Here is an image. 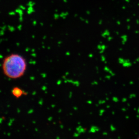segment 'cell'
I'll use <instances>...</instances> for the list:
<instances>
[{
    "mask_svg": "<svg viewBox=\"0 0 139 139\" xmlns=\"http://www.w3.org/2000/svg\"><path fill=\"white\" fill-rule=\"evenodd\" d=\"M28 64L26 58L17 53H12L6 56L2 61V72L10 79L22 77L26 72Z\"/></svg>",
    "mask_w": 139,
    "mask_h": 139,
    "instance_id": "1",
    "label": "cell"
},
{
    "mask_svg": "<svg viewBox=\"0 0 139 139\" xmlns=\"http://www.w3.org/2000/svg\"><path fill=\"white\" fill-rule=\"evenodd\" d=\"M12 95L16 99H19L25 94V92L18 87H14L11 90Z\"/></svg>",
    "mask_w": 139,
    "mask_h": 139,
    "instance_id": "2",
    "label": "cell"
},
{
    "mask_svg": "<svg viewBox=\"0 0 139 139\" xmlns=\"http://www.w3.org/2000/svg\"><path fill=\"white\" fill-rule=\"evenodd\" d=\"M99 131V127H95V126H92L90 130H89V133H95V132H97Z\"/></svg>",
    "mask_w": 139,
    "mask_h": 139,
    "instance_id": "3",
    "label": "cell"
},
{
    "mask_svg": "<svg viewBox=\"0 0 139 139\" xmlns=\"http://www.w3.org/2000/svg\"><path fill=\"white\" fill-rule=\"evenodd\" d=\"M123 66L125 67H129L131 66L132 65L131 63L130 62H124L123 63Z\"/></svg>",
    "mask_w": 139,
    "mask_h": 139,
    "instance_id": "4",
    "label": "cell"
},
{
    "mask_svg": "<svg viewBox=\"0 0 139 139\" xmlns=\"http://www.w3.org/2000/svg\"><path fill=\"white\" fill-rule=\"evenodd\" d=\"M85 130L84 128H83V127L81 128V129L79 130L78 131H77V132H78L79 134H81V133H85Z\"/></svg>",
    "mask_w": 139,
    "mask_h": 139,
    "instance_id": "5",
    "label": "cell"
},
{
    "mask_svg": "<svg viewBox=\"0 0 139 139\" xmlns=\"http://www.w3.org/2000/svg\"><path fill=\"white\" fill-rule=\"evenodd\" d=\"M110 130L112 131H114L116 130V128L114 127V126L113 125H110Z\"/></svg>",
    "mask_w": 139,
    "mask_h": 139,
    "instance_id": "6",
    "label": "cell"
},
{
    "mask_svg": "<svg viewBox=\"0 0 139 139\" xmlns=\"http://www.w3.org/2000/svg\"><path fill=\"white\" fill-rule=\"evenodd\" d=\"M118 61H119V63L121 64H123V63L125 62V59L122 58H119Z\"/></svg>",
    "mask_w": 139,
    "mask_h": 139,
    "instance_id": "7",
    "label": "cell"
},
{
    "mask_svg": "<svg viewBox=\"0 0 139 139\" xmlns=\"http://www.w3.org/2000/svg\"><path fill=\"white\" fill-rule=\"evenodd\" d=\"M73 84L75 85L77 87H79V85L80 84V83H79L78 81H74V82Z\"/></svg>",
    "mask_w": 139,
    "mask_h": 139,
    "instance_id": "8",
    "label": "cell"
},
{
    "mask_svg": "<svg viewBox=\"0 0 139 139\" xmlns=\"http://www.w3.org/2000/svg\"><path fill=\"white\" fill-rule=\"evenodd\" d=\"M104 112H105V110H104V109H101V110H100V111H99V116H102L103 113H104Z\"/></svg>",
    "mask_w": 139,
    "mask_h": 139,
    "instance_id": "9",
    "label": "cell"
},
{
    "mask_svg": "<svg viewBox=\"0 0 139 139\" xmlns=\"http://www.w3.org/2000/svg\"><path fill=\"white\" fill-rule=\"evenodd\" d=\"M113 101H114L115 102H118L119 101V100L117 97H113Z\"/></svg>",
    "mask_w": 139,
    "mask_h": 139,
    "instance_id": "10",
    "label": "cell"
},
{
    "mask_svg": "<svg viewBox=\"0 0 139 139\" xmlns=\"http://www.w3.org/2000/svg\"><path fill=\"white\" fill-rule=\"evenodd\" d=\"M136 97V95L135 94H131V95H130L129 98L130 99H131V98H134V97Z\"/></svg>",
    "mask_w": 139,
    "mask_h": 139,
    "instance_id": "11",
    "label": "cell"
},
{
    "mask_svg": "<svg viewBox=\"0 0 139 139\" xmlns=\"http://www.w3.org/2000/svg\"><path fill=\"white\" fill-rule=\"evenodd\" d=\"M104 69L106 72H109V70H110V69L107 67H105Z\"/></svg>",
    "mask_w": 139,
    "mask_h": 139,
    "instance_id": "12",
    "label": "cell"
},
{
    "mask_svg": "<svg viewBox=\"0 0 139 139\" xmlns=\"http://www.w3.org/2000/svg\"><path fill=\"white\" fill-rule=\"evenodd\" d=\"M79 134L78 132H76V133H75L74 134V136L75 137H78L79 136Z\"/></svg>",
    "mask_w": 139,
    "mask_h": 139,
    "instance_id": "13",
    "label": "cell"
},
{
    "mask_svg": "<svg viewBox=\"0 0 139 139\" xmlns=\"http://www.w3.org/2000/svg\"><path fill=\"white\" fill-rule=\"evenodd\" d=\"M98 84V83L96 81H94L93 83H91V85H97Z\"/></svg>",
    "mask_w": 139,
    "mask_h": 139,
    "instance_id": "14",
    "label": "cell"
},
{
    "mask_svg": "<svg viewBox=\"0 0 139 139\" xmlns=\"http://www.w3.org/2000/svg\"><path fill=\"white\" fill-rule=\"evenodd\" d=\"M61 83H62V81H61V80H58V82H57V85H60L61 84Z\"/></svg>",
    "mask_w": 139,
    "mask_h": 139,
    "instance_id": "15",
    "label": "cell"
},
{
    "mask_svg": "<svg viewBox=\"0 0 139 139\" xmlns=\"http://www.w3.org/2000/svg\"><path fill=\"white\" fill-rule=\"evenodd\" d=\"M101 58H102V61H106V58H105V57L104 56H101Z\"/></svg>",
    "mask_w": 139,
    "mask_h": 139,
    "instance_id": "16",
    "label": "cell"
},
{
    "mask_svg": "<svg viewBox=\"0 0 139 139\" xmlns=\"http://www.w3.org/2000/svg\"><path fill=\"white\" fill-rule=\"evenodd\" d=\"M105 77H106V78L107 79H110L111 78V75H107Z\"/></svg>",
    "mask_w": 139,
    "mask_h": 139,
    "instance_id": "17",
    "label": "cell"
},
{
    "mask_svg": "<svg viewBox=\"0 0 139 139\" xmlns=\"http://www.w3.org/2000/svg\"><path fill=\"white\" fill-rule=\"evenodd\" d=\"M87 103H88V104H92V101H87Z\"/></svg>",
    "mask_w": 139,
    "mask_h": 139,
    "instance_id": "18",
    "label": "cell"
},
{
    "mask_svg": "<svg viewBox=\"0 0 139 139\" xmlns=\"http://www.w3.org/2000/svg\"><path fill=\"white\" fill-rule=\"evenodd\" d=\"M72 92H70V95H69V98H71V97H72Z\"/></svg>",
    "mask_w": 139,
    "mask_h": 139,
    "instance_id": "19",
    "label": "cell"
},
{
    "mask_svg": "<svg viewBox=\"0 0 139 139\" xmlns=\"http://www.w3.org/2000/svg\"><path fill=\"white\" fill-rule=\"evenodd\" d=\"M127 101V99H126V98H123V99L122 100V101L123 102H125Z\"/></svg>",
    "mask_w": 139,
    "mask_h": 139,
    "instance_id": "20",
    "label": "cell"
},
{
    "mask_svg": "<svg viewBox=\"0 0 139 139\" xmlns=\"http://www.w3.org/2000/svg\"><path fill=\"white\" fill-rule=\"evenodd\" d=\"M103 135H107V133L106 132H104L103 133Z\"/></svg>",
    "mask_w": 139,
    "mask_h": 139,
    "instance_id": "21",
    "label": "cell"
},
{
    "mask_svg": "<svg viewBox=\"0 0 139 139\" xmlns=\"http://www.w3.org/2000/svg\"><path fill=\"white\" fill-rule=\"evenodd\" d=\"M102 100H100V101H99V105H101V104H102Z\"/></svg>",
    "mask_w": 139,
    "mask_h": 139,
    "instance_id": "22",
    "label": "cell"
},
{
    "mask_svg": "<svg viewBox=\"0 0 139 139\" xmlns=\"http://www.w3.org/2000/svg\"><path fill=\"white\" fill-rule=\"evenodd\" d=\"M121 110H122V111H124V112H125V111H126V110H127V109H126V108H124L121 109Z\"/></svg>",
    "mask_w": 139,
    "mask_h": 139,
    "instance_id": "23",
    "label": "cell"
},
{
    "mask_svg": "<svg viewBox=\"0 0 139 139\" xmlns=\"http://www.w3.org/2000/svg\"><path fill=\"white\" fill-rule=\"evenodd\" d=\"M89 58H92V57H93V55L92 54H89Z\"/></svg>",
    "mask_w": 139,
    "mask_h": 139,
    "instance_id": "24",
    "label": "cell"
},
{
    "mask_svg": "<svg viewBox=\"0 0 139 139\" xmlns=\"http://www.w3.org/2000/svg\"><path fill=\"white\" fill-rule=\"evenodd\" d=\"M73 109H75V110H77V109H78V108L75 106V107H73Z\"/></svg>",
    "mask_w": 139,
    "mask_h": 139,
    "instance_id": "25",
    "label": "cell"
},
{
    "mask_svg": "<svg viewBox=\"0 0 139 139\" xmlns=\"http://www.w3.org/2000/svg\"><path fill=\"white\" fill-rule=\"evenodd\" d=\"M105 102H106V101H105V100H103V101H102V104H105Z\"/></svg>",
    "mask_w": 139,
    "mask_h": 139,
    "instance_id": "26",
    "label": "cell"
},
{
    "mask_svg": "<svg viewBox=\"0 0 139 139\" xmlns=\"http://www.w3.org/2000/svg\"><path fill=\"white\" fill-rule=\"evenodd\" d=\"M133 84H134V83H133V82H132V81H131L130 82V85H133Z\"/></svg>",
    "mask_w": 139,
    "mask_h": 139,
    "instance_id": "27",
    "label": "cell"
},
{
    "mask_svg": "<svg viewBox=\"0 0 139 139\" xmlns=\"http://www.w3.org/2000/svg\"><path fill=\"white\" fill-rule=\"evenodd\" d=\"M66 55H68V56H69V55H70V53H69V52L66 53Z\"/></svg>",
    "mask_w": 139,
    "mask_h": 139,
    "instance_id": "28",
    "label": "cell"
},
{
    "mask_svg": "<svg viewBox=\"0 0 139 139\" xmlns=\"http://www.w3.org/2000/svg\"><path fill=\"white\" fill-rule=\"evenodd\" d=\"M63 79H64V80H66V79H67V78H66V76H63Z\"/></svg>",
    "mask_w": 139,
    "mask_h": 139,
    "instance_id": "29",
    "label": "cell"
},
{
    "mask_svg": "<svg viewBox=\"0 0 139 139\" xmlns=\"http://www.w3.org/2000/svg\"><path fill=\"white\" fill-rule=\"evenodd\" d=\"M60 128H61V129H63V127H63V125H60Z\"/></svg>",
    "mask_w": 139,
    "mask_h": 139,
    "instance_id": "30",
    "label": "cell"
},
{
    "mask_svg": "<svg viewBox=\"0 0 139 139\" xmlns=\"http://www.w3.org/2000/svg\"><path fill=\"white\" fill-rule=\"evenodd\" d=\"M69 74V73L67 72V73H65V76H68Z\"/></svg>",
    "mask_w": 139,
    "mask_h": 139,
    "instance_id": "31",
    "label": "cell"
},
{
    "mask_svg": "<svg viewBox=\"0 0 139 139\" xmlns=\"http://www.w3.org/2000/svg\"><path fill=\"white\" fill-rule=\"evenodd\" d=\"M61 112H62V110H61V109H59V111H58L59 113H61Z\"/></svg>",
    "mask_w": 139,
    "mask_h": 139,
    "instance_id": "32",
    "label": "cell"
},
{
    "mask_svg": "<svg viewBox=\"0 0 139 139\" xmlns=\"http://www.w3.org/2000/svg\"><path fill=\"white\" fill-rule=\"evenodd\" d=\"M110 107V105H107V107H106V108H107V109H109V108Z\"/></svg>",
    "mask_w": 139,
    "mask_h": 139,
    "instance_id": "33",
    "label": "cell"
},
{
    "mask_svg": "<svg viewBox=\"0 0 139 139\" xmlns=\"http://www.w3.org/2000/svg\"><path fill=\"white\" fill-rule=\"evenodd\" d=\"M129 118V116H126V119H128Z\"/></svg>",
    "mask_w": 139,
    "mask_h": 139,
    "instance_id": "34",
    "label": "cell"
},
{
    "mask_svg": "<svg viewBox=\"0 0 139 139\" xmlns=\"http://www.w3.org/2000/svg\"><path fill=\"white\" fill-rule=\"evenodd\" d=\"M136 61H137V62H139V58H137L136 59Z\"/></svg>",
    "mask_w": 139,
    "mask_h": 139,
    "instance_id": "35",
    "label": "cell"
},
{
    "mask_svg": "<svg viewBox=\"0 0 139 139\" xmlns=\"http://www.w3.org/2000/svg\"><path fill=\"white\" fill-rule=\"evenodd\" d=\"M96 69L97 71H99V68H98V67H96Z\"/></svg>",
    "mask_w": 139,
    "mask_h": 139,
    "instance_id": "36",
    "label": "cell"
},
{
    "mask_svg": "<svg viewBox=\"0 0 139 139\" xmlns=\"http://www.w3.org/2000/svg\"><path fill=\"white\" fill-rule=\"evenodd\" d=\"M112 114L113 115H114L115 114V112H112Z\"/></svg>",
    "mask_w": 139,
    "mask_h": 139,
    "instance_id": "37",
    "label": "cell"
},
{
    "mask_svg": "<svg viewBox=\"0 0 139 139\" xmlns=\"http://www.w3.org/2000/svg\"><path fill=\"white\" fill-rule=\"evenodd\" d=\"M100 53H101V54H102V53H103V50H102V51H100Z\"/></svg>",
    "mask_w": 139,
    "mask_h": 139,
    "instance_id": "38",
    "label": "cell"
},
{
    "mask_svg": "<svg viewBox=\"0 0 139 139\" xmlns=\"http://www.w3.org/2000/svg\"><path fill=\"white\" fill-rule=\"evenodd\" d=\"M106 100L107 101H108V100H109V98H107H107H106Z\"/></svg>",
    "mask_w": 139,
    "mask_h": 139,
    "instance_id": "39",
    "label": "cell"
},
{
    "mask_svg": "<svg viewBox=\"0 0 139 139\" xmlns=\"http://www.w3.org/2000/svg\"><path fill=\"white\" fill-rule=\"evenodd\" d=\"M136 117H137V118H139V115H137L136 116Z\"/></svg>",
    "mask_w": 139,
    "mask_h": 139,
    "instance_id": "40",
    "label": "cell"
},
{
    "mask_svg": "<svg viewBox=\"0 0 139 139\" xmlns=\"http://www.w3.org/2000/svg\"><path fill=\"white\" fill-rule=\"evenodd\" d=\"M99 104H98H98H96V105H96V107H98V106H99Z\"/></svg>",
    "mask_w": 139,
    "mask_h": 139,
    "instance_id": "41",
    "label": "cell"
},
{
    "mask_svg": "<svg viewBox=\"0 0 139 139\" xmlns=\"http://www.w3.org/2000/svg\"><path fill=\"white\" fill-rule=\"evenodd\" d=\"M78 124L79 125H81V123H80V122H78Z\"/></svg>",
    "mask_w": 139,
    "mask_h": 139,
    "instance_id": "42",
    "label": "cell"
},
{
    "mask_svg": "<svg viewBox=\"0 0 139 139\" xmlns=\"http://www.w3.org/2000/svg\"><path fill=\"white\" fill-rule=\"evenodd\" d=\"M136 62H137V61H134V64H136Z\"/></svg>",
    "mask_w": 139,
    "mask_h": 139,
    "instance_id": "43",
    "label": "cell"
},
{
    "mask_svg": "<svg viewBox=\"0 0 139 139\" xmlns=\"http://www.w3.org/2000/svg\"><path fill=\"white\" fill-rule=\"evenodd\" d=\"M60 137H56V139H60Z\"/></svg>",
    "mask_w": 139,
    "mask_h": 139,
    "instance_id": "44",
    "label": "cell"
},
{
    "mask_svg": "<svg viewBox=\"0 0 139 139\" xmlns=\"http://www.w3.org/2000/svg\"><path fill=\"white\" fill-rule=\"evenodd\" d=\"M137 112H138V113H139V108L138 109V110H137Z\"/></svg>",
    "mask_w": 139,
    "mask_h": 139,
    "instance_id": "45",
    "label": "cell"
},
{
    "mask_svg": "<svg viewBox=\"0 0 139 139\" xmlns=\"http://www.w3.org/2000/svg\"><path fill=\"white\" fill-rule=\"evenodd\" d=\"M104 62H105V64H107V61H104Z\"/></svg>",
    "mask_w": 139,
    "mask_h": 139,
    "instance_id": "46",
    "label": "cell"
},
{
    "mask_svg": "<svg viewBox=\"0 0 139 139\" xmlns=\"http://www.w3.org/2000/svg\"><path fill=\"white\" fill-rule=\"evenodd\" d=\"M127 105H128V106H130V104H128H128H127Z\"/></svg>",
    "mask_w": 139,
    "mask_h": 139,
    "instance_id": "47",
    "label": "cell"
},
{
    "mask_svg": "<svg viewBox=\"0 0 139 139\" xmlns=\"http://www.w3.org/2000/svg\"><path fill=\"white\" fill-rule=\"evenodd\" d=\"M134 110L135 111H136V109H135H135H134Z\"/></svg>",
    "mask_w": 139,
    "mask_h": 139,
    "instance_id": "48",
    "label": "cell"
},
{
    "mask_svg": "<svg viewBox=\"0 0 139 139\" xmlns=\"http://www.w3.org/2000/svg\"><path fill=\"white\" fill-rule=\"evenodd\" d=\"M70 115H72V113H70Z\"/></svg>",
    "mask_w": 139,
    "mask_h": 139,
    "instance_id": "49",
    "label": "cell"
},
{
    "mask_svg": "<svg viewBox=\"0 0 139 139\" xmlns=\"http://www.w3.org/2000/svg\"><path fill=\"white\" fill-rule=\"evenodd\" d=\"M118 139H121V137H118Z\"/></svg>",
    "mask_w": 139,
    "mask_h": 139,
    "instance_id": "50",
    "label": "cell"
},
{
    "mask_svg": "<svg viewBox=\"0 0 139 139\" xmlns=\"http://www.w3.org/2000/svg\"><path fill=\"white\" fill-rule=\"evenodd\" d=\"M69 131H71V128H69Z\"/></svg>",
    "mask_w": 139,
    "mask_h": 139,
    "instance_id": "51",
    "label": "cell"
},
{
    "mask_svg": "<svg viewBox=\"0 0 139 139\" xmlns=\"http://www.w3.org/2000/svg\"><path fill=\"white\" fill-rule=\"evenodd\" d=\"M92 113H90V114H92Z\"/></svg>",
    "mask_w": 139,
    "mask_h": 139,
    "instance_id": "52",
    "label": "cell"
},
{
    "mask_svg": "<svg viewBox=\"0 0 139 139\" xmlns=\"http://www.w3.org/2000/svg\"><path fill=\"white\" fill-rule=\"evenodd\" d=\"M123 86H125V84H123Z\"/></svg>",
    "mask_w": 139,
    "mask_h": 139,
    "instance_id": "53",
    "label": "cell"
},
{
    "mask_svg": "<svg viewBox=\"0 0 139 139\" xmlns=\"http://www.w3.org/2000/svg\"><path fill=\"white\" fill-rule=\"evenodd\" d=\"M99 79H100V80H101L102 79H101V78H99Z\"/></svg>",
    "mask_w": 139,
    "mask_h": 139,
    "instance_id": "54",
    "label": "cell"
},
{
    "mask_svg": "<svg viewBox=\"0 0 139 139\" xmlns=\"http://www.w3.org/2000/svg\"></svg>",
    "mask_w": 139,
    "mask_h": 139,
    "instance_id": "55",
    "label": "cell"
}]
</instances>
